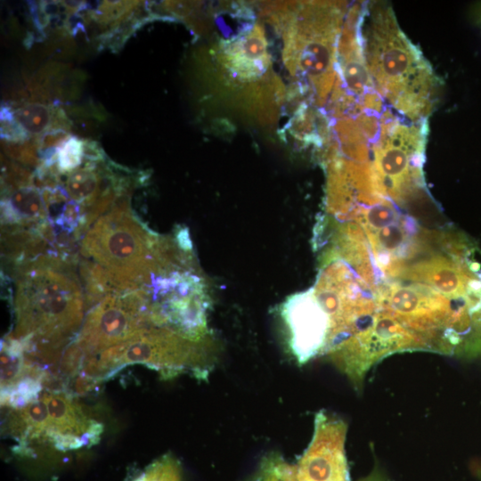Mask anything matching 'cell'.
<instances>
[{
  "instance_id": "6da1fadb",
  "label": "cell",
  "mask_w": 481,
  "mask_h": 481,
  "mask_svg": "<svg viewBox=\"0 0 481 481\" xmlns=\"http://www.w3.org/2000/svg\"><path fill=\"white\" fill-rule=\"evenodd\" d=\"M15 272L16 322L9 337L52 361L83 323L82 286L71 261L56 254L20 264Z\"/></svg>"
},
{
  "instance_id": "7a4b0ae2",
  "label": "cell",
  "mask_w": 481,
  "mask_h": 481,
  "mask_svg": "<svg viewBox=\"0 0 481 481\" xmlns=\"http://www.w3.org/2000/svg\"><path fill=\"white\" fill-rule=\"evenodd\" d=\"M362 37L368 70L378 94L402 117L427 119L440 81L420 50L383 2L363 4Z\"/></svg>"
},
{
  "instance_id": "3957f363",
  "label": "cell",
  "mask_w": 481,
  "mask_h": 481,
  "mask_svg": "<svg viewBox=\"0 0 481 481\" xmlns=\"http://www.w3.org/2000/svg\"><path fill=\"white\" fill-rule=\"evenodd\" d=\"M167 244L140 222L126 201L100 216L85 233L81 254L102 266L118 293L143 286L165 267Z\"/></svg>"
},
{
  "instance_id": "277c9868",
  "label": "cell",
  "mask_w": 481,
  "mask_h": 481,
  "mask_svg": "<svg viewBox=\"0 0 481 481\" xmlns=\"http://www.w3.org/2000/svg\"><path fill=\"white\" fill-rule=\"evenodd\" d=\"M427 135V119L412 121L384 110L369 166L370 192L376 201L404 207L425 191Z\"/></svg>"
},
{
  "instance_id": "5b68a950",
  "label": "cell",
  "mask_w": 481,
  "mask_h": 481,
  "mask_svg": "<svg viewBox=\"0 0 481 481\" xmlns=\"http://www.w3.org/2000/svg\"><path fill=\"white\" fill-rule=\"evenodd\" d=\"M204 341L192 340L161 328H150L121 344L87 358L83 363L86 377L103 379L124 366L144 364L171 378L190 372L206 379L211 371L213 355Z\"/></svg>"
},
{
  "instance_id": "8992f818",
  "label": "cell",
  "mask_w": 481,
  "mask_h": 481,
  "mask_svg": "<svg viewBox=\"0 0 481 481\" xmlns=\"http://www.w3.org/2000/svg\"><path fill=\"white\" fill-rule=\"evenodd\" d=\"M9 434L22 445H48L65 452L96 443L102 426L63 392H46L10 413Z\"/></svg>"
},
{
  "instance_id": "52a82bcc",
  "label": "cell",
  "mask_w": 481,
  "mask_h": 481,
  "mask_svg": "<svg viewBox=\"0 0 481 481\" xmlns=\"http://www.w3.org/2000/svg\"><path fill=\"white\" fill-rule=\"evenodd\" d=\"M345 7L336 2L305 4L295 29V65L320 104L331 93L337 77V46Z\"/></svg>"
},
{
  "instance_id": "ba28073f",
  "label": "cell",
  "mask_w": 481,
  "mask_h": 481,
  "mask_svg": "<svg viewBox=\"0 0 481 481\" xmlns=\"http://www.w3.org/2000/svg\"><path fill=\"white\" fill-rule=\"evenodd\" d=\"M152 328L143 288L110 295L87 312L76 342L81 358H87L121 344Z\"/></svg>"
},
{
  "instance_id": "9c48e42d",
  "label": "cell",
  "mask_w": 481,
  "mask_h": 481,
  "mask_svg": "<svg viewBox=\"0 0 481 481\" xmlns=\"http://www.w3.org/2000/svg\"><path fill=\"white\" fill-rule=\"evenodd\" d=\"M363 12V4H355L349 9L338 38L337 82L331 97L336 115L355 117L384 110L383 100L374 86L364 56Z\"/></svg>"
},
{
  "instance_id": "30bf717a",
  "label": "cell",
  "mask_w": 481,
  "mask_h": 481,
  "mask_svg": "<svg viewBox=\"0 0 481 481\" xmlns=\"http://www.w3.org/2000/svg\"><path fill=\"white\" fill-rule=\"evenodd\" d=\"M346 430L340 418L324 411L316 413L312 440L296 464L298 481H350Z\"/></svg>"
},
{
  "instance_id": "8fae6325",
  "label": "cell",
  "mask_w": 481,
  "mask_h": 481,
  "mask_svg": "<svg viewBox=\"0 0 481 481\" xmlns=\"http://www.w3.org/2000/svg\"><path fill=\"white\" fill-rule=\"evenodd\" d=\"M8 188L9 195L2 200V224L4 227L20 226L40 228L45 225L47 214L42 193L32 184Z\"/></svg>"
},
{
  "instance_id": "7c38bea8",
  "label": "cell",
  "mask_w": 481,
  "mask_h": 481,
  "mask_svg": "<svg viewBox=\"0 0 481 481\" xmlns=\"http://www.w3.org/2000/svg\"><path fill=\"white\" fill-rule=\"evenodd\" d=\"M250 481H298L297 467L272 452L262 458Z\"/></svg>"
},
{
  "instance_id": "4fadbf2b",
  "label": "cell",
  "mask_w": 481,
  "mask_h": 481,
  "mask_svg": "<svg viewBox=\"0 0 481 481\" xmlns=\"http://www.w3.org/2000/svg\"><path fill=\"white\" fill-rule=\"evenodd\" d=\"M14 116L27 133L39 135L53 128V111L38 103H30L18 109Z\"/></svg>"
},
{
  "instance_id": "5bb4252c",
  "label": "cell",
  "mask_w": 481,
  "mask_h": 481,
  "mask_svg": "<svg viewBox=\"0 0 481 481\" xmlns=\"http://www.w3.org/2000/svg\"><path fill=\"white\" fill-rule=\"evenodd\" d=\"M129 481H182L179 461L171 454L155 460Z\"/></svg>"
},
{
  "instance_id": "9a60e30c",
  "label": "cell",
  "mask_w": 481,
  "mask_h": 481,
  "mask_svg": "<svg viewBox=\"0 0 481 481\" xmlns=\"http://www.w3.org/2000/svg\"><path fill=\"white\" fill-rule=\"evenodd\" d=\"M84 158V141L77 136L69 137L60 145L56 155L57 168L69 172L81 165Z\"/></svg>"
},
{
  "instance_id": "2e32d148",
  "label": "cell",
  "mask_w": 481,
  "mask_h": 481,
  "mask_svg": "<svg viewBox=\"0 0 481 481\" xmlns=\"http://www.w3.org/2000/svg\"><path fill=\"white\" fill-rule=\"evenodd\" d=\"M1 138L13 142L27 138V132L18 122L11 108L6 105L1 107Z\"/></svg>"
},
{
  "instance_id": "e0dca14e",
  "label": "cell",
  "mask_w": 481,
  "mask_h": 481,
  "mask_svg": "<svg viewBox=\"0 0 481 481\" xmlns=\"http://www.w3.org/2000/svg\"><path fill=\"white\" fill-rule=\"evenodd\" d=\"M104 152L98 143L94 141H84V158L88 161L102 160Z\"/></svg>"
},
{
  "instance_id": "ac0fdd59",
  "label": "cell",
  "mask_w": 481,
  "mask_h": 481,
  "mask_svg": "<svg viewBox=\"0 0 481 481\" xmlns=\"http://www.w3.org/2000/svg\"><path fill=\"white\" fill-rule=\"evenodd\" d=\"M362 481H383V478L379 474V472H373L371 477L362 480Z\"/></svg>"
}]
</instances>
